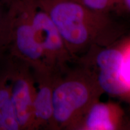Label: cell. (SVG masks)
Listing matches in <instances>:
<instances>
[{"label":"cell","instance_id":"obj_1","mask_svg":"<svg viewBox=\"0 0 130 130\" xmlns=\"http://www.w3.org/2000/svg\"><path fill=\"white\" fill-rule=\"evenodd\" d=\"M37 7L53 21L69 51H78L107 29L106 13L96 12L77 0H36Z\"/></svg>","mask_w":130,"mask_h":130},{"label":"cell","instance_id":"obj_2","mask_svg":"<svg viewBox=\"0 0 130 130\" xmlns=\"http://www.w3.org/2000/svg\"><path fill=\"white\" fill-rule=\"evenodd\" d=\"M36 5V0H14L9 7L7 54L27 63L34 71H39L48 68L32 25Z\"/></svg>","mask_w":130,"mask_h":130},{"label":"cell","instance_id":"obj_3","mask_svg":"<svg viewBox=\"0 0 130 130\" xmlns=\"http://www.w3.org/2000/svg\"><path fill=\"white\" fill-rule=\"evenodd\" d=\"M7 59L11 96L20 130L34 129L33 71L27 63L8 54Z\"/></svg>","mask_w":130,"mask_h":130},{"label":"cell","instance_id":"obj_4","mask_svg":"<svg viewBox=\"0 0 130 130\" xmlns=\"http://www.w3.org/2000/svg\"><path fill=\"white\" fill-rule=\"evenodd\" d=\"M92 92L83 80L58 81L54 78L53 90V126L67 124L76 114L87 106Z\"/></svg>","mask_w":130,"mask_h":130},{"label":"cell","instance_id":"obj_5","mask_svg":"<svg viewBox=\"0 0 130 130\" xmlns=\"http://www.w3.org/2000/svg\"><path fill=\"white\" fill-rule=\"evenodd\" d=\"M32 25L45 64L54 72L55 69L69 56V51L53 21L37 4L32 13Z\"/></svg>","mask_w":130,"mask_h":130},{"label":"cell","instance_id":"obj_6","mask_svg":"<svg viewBox=\"0 0 130 130\" xmlns=\"http://www.w3.org/2000/svg\"><path fill=\"white\" fill-rule=\"evenodd\" d=\"M123 61L124 54L115 48L103 50L96 56L98 84L105 93L117 96L129 92L130 86L123 75Z\"/></svg>","mask_w":130,"mask_h":130},{"label":"cell","instance_id":"obj_7","mask_svg":"<svg viewBox=\"0 0 130 130\" xmlns=\"http://www.w3.org/2000/svg\"><path fill=\"white\" fill-rule=\"evenodd\" d=\"M32 71L36 84L33 102L34 129L53 127L54 72L50 69Z\"/></svg>","mask_w":130,"mask_h":130},{"label":"cell","instance_id":"obj_8","mask_svg":"<svg viewBox=\"0 0 130 130\" xmlns=\"http://www.w3.org/2000/svg\"><path fill=\"white\" fill-rule=\"evenodd\" d=\"M7 56L0 61V130H20L11 96Z\"/></svg>","mask_w":130,"mask_h":130},{"label":"cell","instance_id":"obj_9","mask_svg":"<svg viewBox=\"0 0 130 130\" xmlns=\"http://www.w3.org/2000/svg\"><path fill=\"white\" fill-rule=\"evenodd\" d=\"M122 113L110 105L98 102L91 105L86 115L84 128L88 130H113L118 127Z\"/></svg>","mask_w":130,"mask_h":130},{"label":"cell","instance_id":"obj_10","mask_svg":"<svg viewBox=\"0 0 130 130\" xmlns=\"http://www.w3.org/2000/svg\"><path fill=\"white\" fill-rule=\"evenodd\" d=\"M9 7L0 1V61L7 56L9 42Z\"/></svg>","mask_w":130,"mask_h":130},{"label":"cell","instance_id":"obj_11","mask_svg":"<svg viewBox=\"0 0 130 130\" xmlns=\"http://www.w3.org/2000/svg\"><path fill=\"white\" fill-rule=\"evenodd\" d=\"M89 9L96 12L106 13L107 10L122 0H77Z\"/></svg>","mask_w":130,"mask_h":130},{"label":"cell","instance_id":"obj_12","mask_svg":"<svg viewBox=\"0 0 130 130\" xmlns=\"http://www.w3.org/2000/svg\"><path fill=\"white\" fill-rule=\"evenodd\" d=\"M14 1V0H0V1H1V3H4L5 5H6L8 7H9Z\"/></svg>","mask_w":130,"mask_h":130},{"label":"cell","instance_id":"obj_13","mask_svg":"<svg viewBox=\"0 0 130 130\" xmlns=\"http://www.w3.org/2000/svg\"><path fill=\"white\" fill-rule=\"evenodd\" d=\"M122 2L124 3L126 9H127L128 10V11L130 12V0H122Z\"/></svg>","mask_w":130,"mask_h":130}]
</instances>
